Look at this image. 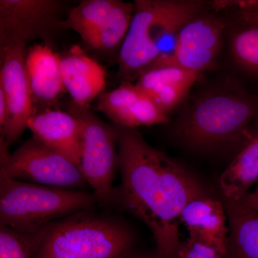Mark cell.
<instances>
[{
	"label": "cell",
	"instance_id": "cell-3",
	"mask_svg": "<svg viewBox=\"0 0 258 258\" xmlns=\"http://www.w3.org/2000/svg\"><path fill=\"white\" fill-rule=\"evenodd\" d=\"M98 203L93 193L34 184L0 171V225L32 232Z\"/></svg>",
	"mask_w": 258,
	"mask_h": 258
},
{
	"label": "cell",
	"instance_id": "cell-24",
	"mask_svg": "<svg viewBox=\"0 0 258 258\" xmlns=\"http://www.w3.org/2000/svg\"><path fill=\"white\" fill-rule=\"evenodd\" d=\"M245 24L258 25V1L239 2Z\"/></svg>",
	"mask_w": 258,
	"mask_h": 258
},
{
	"label": "cell",
	"instance_id": "cell-28",
	"mask_svg": "<svg viewBox=\"0 0 258 258\" xmlns=\"http://www.w3.org/2000/svg\"><path fill=\"white\" fill-rule=\"evenodd\" d=\"M240 203H243L244 205H247L249 208L253 209L258 212V201H252V200H243L240 202Z\"/></svg>",
	"mask_w": 258,
	"mask_h": 258
},
{
	"label": "cell",
	"instance_id": "cell-25",
	"mask_svg": "<svg viewBox=\"0 0 258 258\" xmlns=\"http://www.w3.org/2000/svg\"><path fill=\"white\" fill-rule=\"evenodd\" d=\"M7 112H8V105H7L6 98L4 91L0 88V128L4 126L6 120Z\"/></svg>",
	"mask_w": 258,
	"mask_h": 258
},
{
	"label": "cell",
	"instance_id": "cell-4",
	"mask_svg": "<svg viewBox=\"0 0 258 258\" xmlns=\"http://www.w3.org/2000/svg\"><path fill=\"white\" fill-rule=\"evenodd\" d=\"M134 244L124 222L86 210L51 224L35 258H120Z\"/></svg>",
	"mask_w": 258,
	"mask_h": 258
},
{
	"label": "cell",
	"instance_id": "cell-17",
	"mask_svg": "<svg viewBox=\"0 0 258 258\" xmlns=\"http://www.w3.org/2000/svg\"><path fill=\"white\" fill-rule=\"evenodd\" d=\"M258 181V130L247 142L219 179L222 198L241 202Z\"/></svg>",
	"mask_w": 258,
	"mask_h": 258
},
{
	"label": "cell",
	"instance_id": "cell-22",
	"mask_svg": "<svg viewBox=\"0 0 258 258\" xmlns=\"http://www.w3.org/2000/svg\"><path fill=\"white\" fill-rule=\"evenodd\" d=\"M230 51L240 68L258 74V25L246 24L236 31L231 38Z\"/></svg>",
	"mask_w": 258,
	"mask_h": 258
},
{
	"label": "cell",
	"instance_id": "cell-27",
	"mask_svg": "<svg viewBox=\"0 0 258 258\" xmlns=\"http://www.w3.org/2000/svg\"><path fill=\"white\" fill-rule=\"evenodd\" d=\"M252 200V201H258V186L252 192H249L246 195L242 200Z\"/></svg>",
	"mask_w": 258,
	"mask_h": 258
},
{
	"label": "cell",
	"instance_id": "cell-5",
	"mask_svg": "<svg viewBox=\"0 0 258 258\" xmlns=\"http://www.w3.org/2000/svg\"><path fill=\"white\" fill-rule=\"evenodd\" d=\"M258 113L255 102L236 93L220 92L201 97L176 127L181 141L194 148L215 149L245 133Z\"/></svg>",
	"mask_w": 258,
	"mask_h": 258
},
{
	"label": "cell",
	"instance_id": "cell-19",
	"mask_svg": "<svg viewBox=\"0 0 258 258\" xmlns=\"http://www.w3.org/2000/svg\"><path fill=\"white\" fill-rule=\"evenodd\" d=\"M134 3L118 1L101 25L83 39L96 50H112L121 47L133 18Z\"/></svg>",
	"mask_w": 258,
	"mask_h": 258
},
{
	"label": "cell",
	"instance_id": "cell-15",
	"mask_svg": "<svg viewBox=\"0 0 258 258\" xmlns=\"http://www.w3.org/2000/svg\"><path fill=\"white\" fill-rule=\"evenodd\" d=\"M198 76L177 66H158L142 73L134 84L168 114L183 101Z\"/></svg>",
	"mask_w": 258,
	"mask_h": 258
},
{
	"label": "cell",
	"instance_id": "cell-26",
	"mask_svg": "<svg viewBox=\"0 0 258 258\" xmlns=\"http://www.w3.org/2000/svg\"><path fill=\"white\" fill-rule=\"evenodd\" d=\"M120 258H159L158 257L157 252L155 253H146V252H136V251L131 250L128 253L125 254L123 257Z\"/></svg>",
	"mask_w": 258,
	"mask_h": 258
},
{
	"label": "cell",
	"instance_id": "cell-18",
	"mask_svg": "<svg viewBox=\"0 0 258 258\" xmlns=\"http://www.w3.org/2000/svg\"><path fill=\"white\" fill-rule=\"evenodd\" d=\"M229 227V258H258V212L240 202L222 200Z\"/></svg>",
	"mask_w": 258,
	"mask_h": 258
},
{
	"label": "cell",
	"instance_id": "cell-13",
	"mask_svg": "<svg viewBox=\"0 0 258 258\" xmlns=\"http://www.w3.org/2000/svg\"><path fill=\"white\" fill-rule=\"evenodd\" d=\"M28 128L42 144L79 166L81 159V125L71 113L47 111L35 113Z\"/></svg>",
	"mask_w": 258,
	"mask_h": 258
},
{
	"label": "cell",
	"instance_id": "cell-14",
	"mask_svg": "<svg viewBox=\"0 0 258 258\" xmlns=\"http://www.w3.org/2000/svg\"><path fill=\"white\" fill-rule=\"evenodd\" d=\"M60 71L64 88L81 108H89L106 86L104 69L79 46L60 57Z\"/></svg>",
	"mask_w": 258,
	"mask_h": 258
},
{
	"label": "cell",
	"instance_id": "cell-23",
	"mask_svg": "<svg viewBox=\"0 0 258 258\" xmlns=\"http://www.w3.org/2000/svg\"><path fill=\"white\" fill-rule=\"evenodd\" d=\"M177 258H229L228 253L222 252L203 242L188 237L182 241L177 252Z\"/></svg>",
	"mask_w": 258,
	"mask_h": 258
},
{
	"label": "cell",
	"instance_id": "cell-29",
	"mask_svg": "<svg viewBox=\"0 0 258 258\" xmlns=\"http://www.w3.org/2000/svg\"><path fill=\"white\" fill-rule=\"evenodd\" d=\"M257 130H258V129H257Z\"/></svg>",
	"mask_w": 258,
	"mask_h": 258
},
{
	"label": "cell",
	"instance_id": "cell-7",
	"mask_svg": "<svg viewBox=\"0 0 258 258\" xmlns=\"http://www.w3.org/2000/svg\"><path fill=\"white\" fill-rule=\"evenodd\" d=\"M71 113L81 125L80 169L98 203L103 206L112 205L115 188L113 179L118 168L116 128L106 124L89 108L75 105Z\"/></svg>",
	"mask_w": 258,
	"mask_h": 258
},
{
	"label": "cell",
	"instance_id": "cell-6",
	"mask_svg": "<svg viewBox=\"0 0 258 258\" xmlns=\"http://www.w3.org/2000/svg\"><path fill=\"white\" fill-rule=\"evenodd\" d=\"M0 138V171L12 179L81 190L88 186L79 166L33 137L10 154Z\"/></svg>",
	"mask_w": 258,
	"mask_h": 258
},
{
	"label": "cell",
	"instance_id": "cell-16",
	"mask_svg": "<svg viewBox=\"0 0 258 258\" xmlns=\"http://www.w3.org/2000/svg\"><path fill=\"white\" fill-rule=\"evenodd\" d=\"M26 70L32 100L52 103L66 90L61 76L60 57L48 45H35L29 49Z\"/></svg>",
	"mask_w": 258,
	"mask_h": 258
},
{
	"label": "cell",
	"instance_id": "cell-21",
	"mask_svg": "<svg viewBox=\"0 0 258 258\" xmlns=\"http://www.w3.org/2000/svg\"><path fill=\"white\" fill-rule=\"evenodd\" d=\"M51 224L32 232L0 225V258H35Z\"/></svg>",
	"mask_w": 258,
	"mask_h": 258
},
{
	"label": "cell",
	"instance_id": "cell-2",
	"mask_svg": "<svg viewBox=\"0 0 258 258\" xmlns=\"http://www.w3.org/2000/svg\"><path fill=\"white\" fill-rule=\"evenodd\" d=\"M118 57L123 82L137 81L153 62L172 54L179 30L200 15L203 3L174 0H137Z\"/></svg>",
	"mask_w": 258,
	"mask_h": 258
},
{
	"label": "cell",
	"instance_id": "cell-20",
	"mask_svg": "<svg viewBox=\"0 0 258 258\" xmlns=\"http://www.w3.org/2000/svg\"><path fill=\"white\" fill-rule=\"evenodd\" d=\"M117 0H86L70 12L61 28L71 30L83 39L94 31L114 8Z\"/></svg>",
	"mask_w": 258,
	"mask_h": 258
},
{
	"label": "cell",
	"instance_id": "cell-12",
	"mask_svg": "<svg viewBox=\"0 0 258 258\" xmlns=\"http://www.w3.org/2000/svg\"><path fill=\"white\" fill-rule=\"evenodd\" d=\"M180 222L190 238L228 253V222L222 200L209 195L195 199L181 212Z\"/></svg>",
	"mask_w": 258,
	"mask_h": 258
},
{
	"label": "cell",
	"instance_id": "cell-1",
	"mask_svg": "<svg viewBox=\"0 0 258 258\" xmlns=\"http://www.w3.org/2000/svg\"><path fill=\"white\" fill-rule=\"evenodd\" d=\"M117 166L121 182L113 205L144 222L152 232L159 258H177L181 242L180 215L186 205L208 195L184 166L147 144L134 128L116 125Z\"/></svg>",
	"mask_w": 258,
	"mask_h": 258
},
{
	"label": "cell",
	"instance_id": "cell-10",
	"mask_svg": "<svg viewBox=\"0 0 258 258\" xmlns=\"http://www.w3.org/2000/svg\"><path fill=\"white\" fill-rule=\"evenodd\" d=\"M61 10L56 0H0V45L48 38L61 28Z\"/></svg>",
	"mask_w": 258,
	"mask_h": 258
},
{
	"label": "cell",
	"instance_id": "cell-11",
	"mask_svg": "<svg viewBox=\"0 0 258 258\" xmlns=\"http://www.w3.org/2000/svg\"><path fill=\"white\" fill-rule=\"evenodd\" d=\"M98 108L116 125L125 128L168 121V114L133 83L123 82L119 87L102 95Z\"/></svg>",
	"mask_w": 258,
	"mask_h": 258
},
{
	"label": "cell",
	"instance_id": "cell-8",
	"mask_svg": "<svg viewBox=\"0 0 258 258\" xmlns=\"http://www.w3.org/2000/svg\"><path fill=\"white\" fill-rule=\"evenodd\" d=\"M27 53L25 42L0 45V88L4 91L8 105L6 120L0 128V138L8 147L15 143L28 128V120L35 114L27 75Z\"/></svg>",
	"mask_w": 258,
	"mask_h": 258
},
{
	"label": "cell",
	"instance_id": "cell-9",
	"mask_svg": "<svg viewBox=\"0 0 258 258\" xmlns=\"http://www.w3.org/2000/svg\"><path fill=\"white\" fill-rule=\"evenodd\" d=\"M225 28L223 20L217 17L199 15L191 18L179 30L172 54L168 58L156 61L145 71L158 66H175L200 75L211 67L218 57Z\"/></svg>",
	"mask_w": 258,
	"mask_h": 258
}]
</instances>
